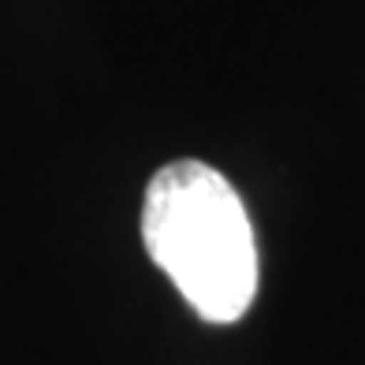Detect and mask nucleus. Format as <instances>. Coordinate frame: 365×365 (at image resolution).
<instances>
[{
	"label": "nucleus",
	"mask_w": 365,
	"mask_h": 365,
	"mask_svg": "<svg viewBox=\"0 0 365 365\" xmlns=\"http://www.w3.org/2000/svg\"><path fill=\"white\" fill-rule=\"evenodd\" d=\"M142 239L153 264L209 324H231L257 294V242L235 187L202 160L149 179Z\"/></svg>",
	"instance_id": "f257e3e1"
}]
</instances>
